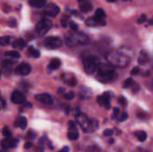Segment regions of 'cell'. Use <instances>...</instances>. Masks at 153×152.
I'll list each match as a JSON object with an SVG mask.
<instances>
[{
	"label": "cell",
	"mask_w": 153,
	"mask_h": 152,
	"mask_svg": "<svg viewBox=\"0 0 153 152\" xmlns=\"http://www.w3.org/2000/svg\"><path fill=\"white\" fill-rule=\"evenodd\" d=\"M60 65H61V61L57 58H54L50 61L48 65V68L50 70H56L60 67Z\"/></svg>",
	"instance_id": "44dd1931"
},
{
	"label": "cell",
	"mask_w": 153,
	"mask_h": 152,
	"mask_svg": "<svg viewBox=\"0 0 153 152\" xmlns=\"http://www.w3.org/2000/svg\"><path fill=\"white\" fill-rule=\"evenodd\" d=\"M113 133H114V131H113V130H111V129H106V130L104 131V133H103L104 136H106V137L111 136Z\"/></svg>",
	"instance_id": "d6a6232c"
},
{
	"label": "cell",
	"mask_w": 153,
	"mask_h": 152,
	"mask_svg": "<svg viewBox=\"0 0 153 152\" xmlns=\"http://www.w3.org/2000/svg\"><path fill=\"white\" fill-rule=\"evenodd\" d=\"M11 41V37L10 36H4L0 39V43L3 47L7 46Z\"/></svg>",
	"instance_id": "4316f807"
},
{
	"label": "cell",
	"mask_w": 153,
	"mask_h": 152,
	"mask_svg": "<svg viewBox=\"0 0 153 152\" xmlns=\"http://www.w3.org/2000/svg\"><path fill=\"white\" fill-rule=\"evenodd\" d=\"M118 102L122 105V106H126V99L124 98V97H120L119 99H118Z\"/></svg>",
	"instance_id": "d590c367"
},
{
	"label": "cell",
	"mask_w": 153,
	"mask_h": 152,
	"mask_svg": "<svg viewBox=\"0 0 153 152\" xmlns=\"http://www.w3.org/2000/svg\"><path fill=\"white\" fill-rule=\"evenodd\" d=\"M47 0H29V4L32 6V7H36V8H41L43 6H46Z\"/></svg>",
	"instance_id": "d6986e66"
},
{
	"label": "cell",
	"mask_w": 153,
	"mask_h": 152,
	"mask_svg": "<svg viewBox=\"0 0 153 152\" xmlns=\"http://www.w3.org/2000/svg\"><path fill=\"white\" fill-rule=\"evenodd\" d=\"M74 97H75V94H74V92H73V91H69L67 94L65 95V99H67V100H71V99H73Z\"/></svg>",
	"instance_id": "4dcf8cb0"
},
{
	"label": "cell",
	"mask_w": 153,
	"mask_h": 152,
	"mask_svg": "<svg viewBox=\"0 0 153 152\" xmlns=\"http://www.w3.org/2000/svg\"><path fill=\"white\" fill-rule=\"evenodd\" d=\"M70 27H71V29H72L74 31H76V30H78V26H77V24L74 23V22H70Z\"/></svg>",
	"instance_id": "f35d334b"
},
{
	"label": "cell",
	"mask_w": 153,
	"mask_h": 152,
	"mask_svg": "<svg viewBox=\"0 0 153 152\" xmlns=\"http://www.w3.org/2000/svg\"><path fill=\"white\" fill-rule=\"evenodd\" d=\"M44 12L49 17H56L60 12V8L56 4L51 3V4H48L45 6Z\"/></svg>",
	"instance_id": "9c48e42d"
},
{
	"label": "cell",
	"mask_w": 153,
	"mask_h": 152,
	"mask_svg": "<svg viewBox=\"0 0 153 152\" xmlns=\"http://www.w3.org/2000/svg\"><path fill=\"white\" fill-rule=\"evenodd\" d=\"M25 100H26V98H25V96H24L21 91H19V90H14V91L12 93L11 101H12L13 104L21 105V104L25 103Z\"/></svg>",
	"instance_id": "8fae6325"
},
{
	"label": "cell",
	"mask_w": 153,
	"mask_h": 152,
	"mask_svg": "<svg viewBox=\"0 0 153 152\" xmlns=\"http://www.w3.org/2000/svg\"><path fill=\"white\" fill-rule=\"evenodd\" d=\"M146 20H147V16H146V14H143V15L138 19L137 22H138L139 24H142V23H143L144 22H146Z\"/></svg>",
	"instance_id": "836d02e7"
},
{
	"label": "cell",
	"mask_w": 153,
	"mask_h": 152,
	"mask_svg": "<svg viewBox=\"0 0 153 152\" xmlns=\"http://www.w3.org/2000/svg\"><path fill=\"white\" fill-rule=\"evenodd\" d=\"M69 150H70L69 147L68 146H65V147H64L59 152H69Z\"/></svg>",
	"instance_id": "f6af8a7d"
},
{
	"label": "cell",
	"mask_w": 153,
	"mask_h": 152,
	"mask_svg": "<svg viewBox=\"0 0 153 152\" xmlns=\"http://www.w3.org/2000/svg\"><path fill=\"white\" fill-rule=\"evenodd\" d=\"M2 108H5V100L4 99H2Z\"/></svg>",
	"instance_id": "bcb514c9"
},
{
	"label": "cell",
	"mask_w": 153,
	"mask_h": 152,
	"mask_svg": "<svg viewBox=\"0 0 153 152\" xmlns=\"http://www.w3.org/2000/svg\"><path fill=\"white\" fill-rule=\"evenodd\" d=\"M27 136H28V138L29 139H34L35 138V136H36V134L32 132V131H29L28 132V133H27Z\"/></svg>",
	"instance_id": "74e56055"
},
{
	"label": "cell",
	"mask_w": 153,
	"mask_h": 152,
	"mask_svg": "<svg viewBox=\"0 0 153 152\" xmlns=\"http://www.w3.org/2000/svg\"><path fill=\"white\" fill-rule=\"evenodd\" d=\"M86 24L89 27H95V26H99V25H106V22L105 21L101 22V21L98 20L96 17H91V18L87 19Z\"/></svg>",
	"instance_id": "2e32d148"
},
{
	"label": "cell",
	"mask_w": 153,
	"mask_h": 152,
	"mask_svg": "<svg viewBox=\"0 0 153 152\" xmlns=\"http://www.w3.org/2000/svg\"><path fill=\"white\" fill-rule=\"evenodd\" d=\"M109 142H110V143L112 144V143L114 142V140H113V139H110V140H109Z\"/></svg>",
	"instance_id": "681fc988"
},
{
	"label": "cell",
	"mask_w": 153,
	"mask_h": 152,
	"mask_svg": "<svg viewBox=\"0 0 153 152\" xmlns=\"http://www.w3.org/2000/svg\"><path fill=\"white\" fill-rule=\"evenodd\" d=\"M64 81H65L66 83L69 84V85H71V86H75V85L77 84V81H76V79H75L74 76H71L70 79H68V80L65 79V80H64Z\"/></svg>",
	"instance_id": "f546056e"
},
{
	"label": "cell",
	"mask_w": 153,
	"mask_h": 152,
	"mask_svg": "<svg viewBox=\"0 0 153 152\" xmlns=\"http://www.w3.org/2000/svg\"><path fill=\"white\" fill-rule=\"evenodd\" d=\"M51 27L52 22L48 19H43L36 24V30L39 36H43L51 29Z\"/></svg>",
	"instance_id": "8992f818"
},
{
	"label": "cell",
	"mask_w": 153,
	"mask_h": 152,
	"mask_svg": "<svg viewBox=\"0 0 153 152\" xmlns=\"http://www.w3.org/2000/svg\"><path fill=\"white\" fill-rule=\"evenodd\" d=\"M149 61V56L145 52H141V55L138 58V62L141 65H145Z\"/></svg>",
	"instance_id": "cb8c5ba5"
},
{
	"label": "cell",
	"mask_w": 153,
	"mask_h": 152,
	"mask_svg": "<svg viewBox=\"0 0 153 152\" xmlns=\"http://www.w3.org/2000/svg\"><path fill=\"white\" fill-rule=\"evenodd\" d=\"M26 41L22 39H18L16 40L13 41V47L16 49H22L26 47Z\"/></svg>",
	"instance_id": "ffe728a7"
},
{
	"label": "cell",
	"mask_w": 153,
	"mask_h": 152,
	"mask_svg": "<svg viewBox=\"0 0 153 152\" xmlns=\"http://www.w3.org/2000/svg\"><path fill=\"white\" fill-rule=\"evenodd\" d=\"M94 17H96V18H97L98 20H100V21L103 22V21H105L106 13H105V12H104L103 9L99 8V9L96 10V12H95V16H94Z\"/></svg>",
	"instance_id": "7402d4cb"
},
{
	"label": "cell",
	"mask_w": 153,
	"mask_h": 152,
	"mask_svg": "<svg viewBox=\"0 0 153 152\" xmlns=\"http://www.w3.org/2000/svg\"><path fill=\"white\" fill-rule=\"evenodd\" d=\"M65 87H60V88L58 89V90H57L58 94H64V93H65Z\"/></svg>",
	"instance_id": "b9f144b4"
},
{
	"label": "cell",
	"mask_w": 153,
	"mask_h": 152,
	"mask_svg": "<svg viewBox=\"0 0 153 152\" xmlns=\"http://www.w3.org/2000/svg\"><path fill=\"white\" fill-rule=\"evenodd\" d=\"M18 140L17 139H14V138H5L4 140H2L1 142V147L4 151L5 150H8V149H13L14 147L17 146V143H18Z\"/></svg>",
	"instance_id": "7c38bea8"
},
{
	"label": "cell",
	"mask_w": 153,
	"mask_h": 152,
	"mask_svg": "<svg viewBox=\"0 0 153 152\" xmlns=\"http://www.w3.org/2000/svg\"><path fill=\"white\" fill-rule=\"evenodd\" d=\"M28 54H29L30 56L35 57V58H38V57L40 56V52H39L38 49H36V48H34V47H29V49H28Z\"/></svg>",
	"instance_id": "603a6c76"
},
{
	"label": "cell",
	"mask_w": 153,
	"mask_h": 152,
	"mask_svg": "<svg viewBox=\"0 0 153 152\" xmlns=\"http://www.w3.org/2000/svg\"><path fill=\"white\" fill-rule=\"evenodd\" d=\"M108 60L111 64L117 65L118 66H126L130 62V57L124 51H115L108 56Z\"/></svg>",
	"instance_id": "277c9868"
},
{
	"label": "cell",
	"mask_w": 153,
	"mask_h": 152,
	"mask_svg": "<svg viewBox=\"0 0 153 152\" xmlns=\"http://www.w3.org/2000/svg\"><path fill=\"white\" fill-rule=\"evenodd\" d=\"M83 67H84V71L88 73V74H91L93 73H95L96 71H98V67H99V59L97 56H91V55H86L83 56Z\"/></svg>",
	"instance_id": "5b68a950"
},
{
	"label": "cell",
	"mask_w": 153,
	"mask_h": 152,
	"mask_svg": "<svg viewBox=\"0 0 153 152\" xmlns=\"http://www.w3.org/2000/svg\"><path fill=\"white\" fill-rule=\"evenodd\" d=\"M14 126L21 128L22 130H24L27 127V119L23 116H19L16 118L14 122Z\"/></svg>",
	"instance_id": "e0dca14e"
},
{
	"label": "cell",
	"mask_w": 153,
	"mask_h": 152,
	"mask_svg": "<svg viewBox=\"0 0 153 152\" xmlns=\"http://www.w3.org/2000/svg\"><path fill=\"white\" fill-rule=\"evenodd\" d=\"M25 107H27V108H31V107H32V104H30V103H25Z\"/></svg>",
	"instance_id": "c3c4849f"
},
{
	"label": "cell",
	"mask_w": 153,
	"mask_h": 152,
	"mask_svg": "<svg viewBox=\"0 0 153 152\" xmlns=\"http://www.w3.org/2000/svg\"><path fill=\"white\" fill-rule=\"evenodd\" d=\"M14 62L12 60H4L2 62V72L4 74H7L11 72V68L13 65Z\"/></svg>",
	"instance_id": "9a60e30c"
},
{
	"label": "cell",
	"mask_w": 153,
	"mask_h": 152,
	"mask_svg": "<svg viewBox=\"0 0 153 152\" xmlns=\"http://www.w3.org/2000/svg\"><path fill=\"white\" fill-rule=\"evenodd\" d=\"M76 119L77 122L79 123L80 126L82 128L83 132H94L98 129L99 127V124L98 121L95 119H89L87 117V116H85L84 114L79 113L76 116Z\"/></svg>",
	"instance_id": "7a4b0ae2"
},
{
	"label": "cell",
	"mask_w": 153,
	"mask_h": 152,
	"mask_svg": "<svg viewBox=\"0 0 153 152\" xmlns=\"http://www.w3.org/2000/svg\"><path fill=\"white\" fill-rule=\"evenodd\" d=\"M61 23H62V26H63L64 28L67 27V22H66V20H65L64 18L61 20Z\"/></svg>",
	"instance_id": "7bdbcfd3"
},
{
	"label": "cell",
	"mask_w": 153,
	"mask_h": 152,
	"mask_svg": "<svg viewBox=\"0 0 153 152\" xmlns=\"http://www.w3.org/2000/svg\"><path fill=\"white\" fill-rule=\"evenodd\" d=\"M140 73V67H134L132 71H131V73L133 74V75H135V74H138Z\"/></svg>",
	"instance_id": "8d00e7d4"
},
{
	"label": "cell",
	"mask_w": 153,
	"mask_h": 152,
	"mask_svg": "<svg viewBox=\"0 0 153 152\" xmlns=\"http://www.w3.org/2000/svg\"><path fill=\"white\" fill-rule=\"evenodd\" d=\"M134 84V83L133 79H132V78H128V79H126V80L125 81V82L123 83V87H124L125 89H127V88L132 87Z\"/></svg>",
	"instance_id": "83f0119b"
},
{
	"label": "cell",
	"mask_w": 153,
	"mask_h": 152,
	"mask_svg": "<svg viewBox=\"0 0 153 152\" xmlns=\"http://www.w3.org/2000/svg\"><path fill=\"white\" fill-rule=\"evenodd\" d=\"M4 56H9V57H12V58H20V54L18 51H15V50H11V51H7L4 53Z\"/></svg>",
	"instance_id": "484cf974"
},
{
	"label": "cell",
	"mask_w": 153,
	"mask_h": 152,
	"mask_svg": "<svg viewBox=\"0 0 153 152\" xmlns=\"http://www.w3.org/2000/svg\"><path fill=\"white\" fill-rule=\"evenodd\" d=\"M35 99L39 101L40 103H43L45 105H51L53 103V99L52 98L47 94V93H41V94H38L35 96Z\"/></svg>",
	"instance_id": "5bb4252c"
},
{
	"label": "cell",
	"mask_w": 153,
	"mask_h": 152,
	"mask_svg": "<svg viewBox=\"0 0 153 152\" xmlns=\"http://www.w3.org/2000/svg\"><path fill=\"white\" fill-rule=\"evenodd\" d=\"M65 42L68 47L85 45L89 42V37L83 33H67L65 35Z\"/></svg>",
	"instance_id": "3957f363"
},
{
	"label": "cell",
	"mask_w": 153,
	"mask_h": 152,
	"mask_svg": "<svg viewBox=\"0 0 153 152\" xmlns=\"http://www.w3.org/2000/svg\"><path fill=\"white\" fill-rule=\"evenodd\" d=\"M32 142H25V144H24V149H26V150H28V149H30L31 147H32Z\"/></svg>",
	"instance_id": "ab89813d"
},
{
	"label": "cell",
	"mask_w": 153,
	"mask_h": 152,
	"mask_svg": "<svg viewBox=\"0 0 153 152\" xmlns=\"http://www.w3.org/2000/svg\"><path fill=\"white\" fill-rule=\"evenodd\" d=\"M119 112H120V109L118 108H115L114 111H113V117L112 118H117L118 114H119Z\"/></svg>",
	"instance_id": "e575fe53"
},
{
	"label": "cell",
	"mask_w": 153,
	"mask_h": 152,
	"mask_svg": "<svg viewBox=\"0 0 153 152\" xmlns=\"http://www.w3.org/2000/svg\"><path fill=\"white\" fill-rule=\"evenodd\" d=\"M150 24H151V25H153V19H152V20L150 21Z\"/></svg>",
	"instance_id": "f907efd6"
},
{
	"label": "cell",
	"mask_w": 153,
	"mask_h": 152,
	"mask_svg": "<svg viewBox=\"0 0 153 152\" xmlns=\"http://www.w3.org/2000/svg\"><path fill=\"white\" fill-rule=\"evenodd\" d=\"M30 71H31V67L27 63H22V64L17 65L15 70H14L15 73H17L19 75H22V76L28 75L30 73Z\"/></svg>",
	"instance_id": "30bf717a"
},
{
	"label": "cell",
	"mask_w": 153,
	"mask_h": 152,
	"mask_svg": "<svg viewBox=\"0 0 153 152\" xmlns=\"http://www.w3.org/2000/svg\"><path fill=\"white\" fill-rule=\"evenodd\" d=\"M80 9L82 13H88L91 11L92 9V4L90 1L88 0H83L82 2L80 3Z\"/></svg>",
	"instance_id": "ac0fdd59"
},
{
	"label": "cell",
	"mask_w": 153,
	"mask_h": 152,
	"mask_svg": "<svg viewBox=\"0 0 153 152\" xmlns=\"http://www.w3.org/2000/svg\"><path fill=\"white\" fill-rule=\"evenodd\" d=\"M117 74L111 65L100 64L98 67V77L102 82H108L117 78Z\"/></svg>",
	"instance_id": "6da1fadb"
},
{
	"label": "cell",
	"mask_w": 153,
	"mask_h": 152,
	"mask_svg": "<svg viewBox=\"0 0 153 152\" xmlns=\"http://www.w3.org/2000/svg\"><path fill=\"white\" fill-rule=\"evenodd\" d=\"M9 25H10L11 27H15V25H16V22H15V20H14V19H12V20L9 22Z\"/></svg>",
	"instance_id": "60d3db41"
},
{
	"label": "cell",
	"mask_w": 153,
	"mask_h": 152,
	"mask_svg": "<svg viewBox=\"0 0 153 152\" xmlns=\"http://www.w3.org/2000/svg\"><path fill=\"white\" fill-rule=\"evenodd\" d=\"M67 136L70 141H76L79 138V133L76 129V123L72 121L69 122V132Z\"/></svg>",
	"instance_id": "4fadbf2b"
},
{
	"label": "cell",
	"mask_w": 153,
	"mask_h": 152,
	"mask_svg": "<svg viewBox=\"0 0 153 152\" xmlns=\"http://www.w3.org/2000/svg\"><path fill=\"white\" fill-rule=\"evenodd\" d=\"M1 152H7V151H4V150H2V151H1Z\"/></svg>",
	"instance_id": "816d5d0a"
},
{
	"label": "cell",
	"mask_w": 153,
	"mask_h": 152,
	"mask_svg": "<svg viewBox=\"0 0 153 152\" xmlns=\"http://www.w3.org/2000/svg\"><path fill=\"white\" fill-rule=\"evenodd\" d=\"M127 118H128V115H127V113H126V112H125V113H123V114H122V116L118 118V122H119V123L124 122V121L127 120Z\"/></svg>",
	"instance_id": "1f68e13d"
},
{
	"label": "cell",
	"mask_w": 153,
	"mask_h": 152,
	"mask_svg": "<svg viewBox=\"0 0 153 152\" xmlns=\"http://www.w3.org/2000/svg\"><path fill=\"white\" fill-rule=\"evenodd\" d=\"M2 133H3V135H4L5 138H10V137L12 136V132L10 131V129H9L7 126H4V127L3 128Z\"/></svg>",
	"instance_id": "f1b7e54d"
},
{
	"label": "cell",
	"mask_w": 153,
	"mask_h": 152,
	"mask_svg": "<svg viewBox=\"0 0 153 152\" xmlns=\"http://www.w3.org/2000/svg\"><path fill=\"white\" fill-rule=\"evenodd\" d=\"M144 115H145V114L143 113V112H138V113L136 114V116H137L139 118H143V117H144Z\"/></svg>",
	"instance_id": "ee69618b"
},
{
	"label": "cell",
	"mask_w": 153,
	"mask_h": 152,
	"mask_svg": "<svg viewBox=\"0 0 153 152\" xmlns=\"http://www.w3.org/2000/svg\"><path fill=\"white\" fill-rule=\"evenodd\" d=\"M134 134L140 142H144L147 139V133L143 131H138Z\"/></svg>",
	"instance_id": "d4e9b609"
},
{
	"label": "cell",
	"mask_w": 153,
	"mask_h": 152,
	"mask_svg": "<svg viewBox=\"0 0 153 152\" xmlns=\"http://www.w3.org/2000/svg\"><path fill=\"white\" fill-rule=\"evenodd\" d=\"M110 98H111L110 92H105L102 96H98L97 100L100 106L104 107L107 109H109L110 108Z\"/></svg>",
	"instance_id": "ba28073f"
},
{
	"label": "cell",
	"mask_w": 153,
	"mask_h": 152,
	"mask_svg": "<svg viewBox=\"0 0 153 152\" xmlns=\"http://www.w3.org/2000/svg\"><path fill=\"white\" fill-rule=\"evenodd\" d=\"M63 45V41L58 37H48L44 40V46L48 49H56Z\"/></svg>",
	"instance_id": "52a82bcc"
},
{
	"label": "cell",
	"mask_w": 153,
	"mask_h": 152,
	"mask_svg": "<svg viewBox=\"0 0 153 152\" xmlns=\"http://www.w3.org/2000/svg\"><path fill=\"white\" fill-rule=\"evenodd\" d=\"M146 73H144V74H143V76H149L150 74H151V73H150V71H147V72H145Z\"/></svg>",
	"instance_id": "7dc6e473"
}]
</instances>
